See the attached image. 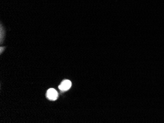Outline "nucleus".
Returning a JSON list of instances; mask_svg holds the SVG:
<instances>
[{
  "label": "nucleus",
  "instance_id": "nucleus-1",
  "mask_svg": "<svg viewBox=\"0 0 164 123\" xmlns=\"http://www.w3.org/2000/svg\"><path fill=\"white\" fill-rule=\"evenodd\" d=\"M47 97L49 99L52 101H55L58 97L57 91L53 88H50L47 91Z\"/></svg>",
  "mask_w": 164,
  "mask_h": 123
},
{
  "label": "nucleus",
  "instance_id": "nucleus-2",
  "mask_svg": "<svg viewBox=\"0 0 164 123\" xmlns=\"http://www.w3.org/2000/svg\"><path fill=\"white\" fill-rule=\"evenodd\" d=\"M71 87V82L69 80H64L60 85L59 88L62 91H66Z\"/></svg>",
  "mask_w": 164,
  "mask_h": 123
}]
</instances>
